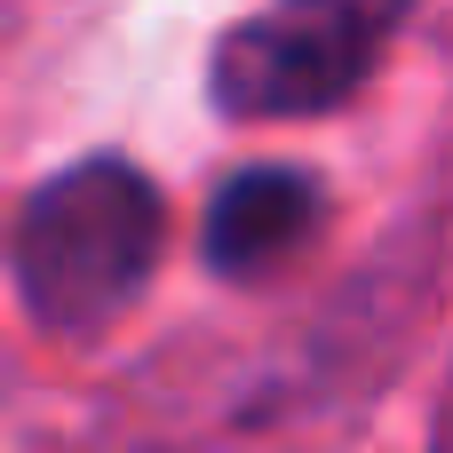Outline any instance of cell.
<instances>
[{
  "label": "cell",
  "mask_w": 453,
  "mask_h": 453,
  "mask_svg": "<svg viewBox=\"0 0 453 453\" xmlns=\"http://www.w3.org/2000/svg\"><path fill=\"white\" fill-rule=\"evenodd\" d=\"M414 0H271L215 48V104L231 119H311L366 88Z\"/></svg>",
  "instance_id": "cell-2"
},
{
  "label": "cell",
  "mask_w": 453,
  "mask_h": 453,
  "mask_svg": "<svg viewBox=\"0 0 453 453\" xmlns=\"http://www.w3.org/2000/svg\"><path fill=\"white\" fill-rule=\"evenodd\" d=\"M319 183L295 175V167H247L215 191L207 207V263L223 279H263L279 271L311 231H319Z\"/></svg>",
  "instance_id": "cell-3"
},
{
  "label": "cell",
  "mask_w": 453,
  "mask_h": 453,
  "mask_svg": "<svg viewBox=\"0 0 453 453\" xmlns=\"http://www.w3.org/2000/svg\"><path fill=\"white\" fill-rule=\"evenodd\" d=\"M159 191L127 167V159H80L56 183L32 191L24 223H16V287L24 311L48 334H96L111 326L143 279L159 271Z\"/></svg>",
  "instance_id": "cell-1"
}]
</instances>
